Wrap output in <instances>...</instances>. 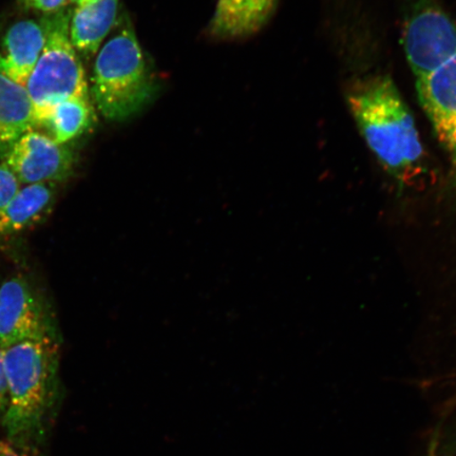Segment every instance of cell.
<instances>
[{"mask_svg": "<svg viewBox=\"0 0 456 456\" xmlns=\"http://www.w3.org/2000/svg\"><path fill=\"white\" fill-rule=\"evenodd\" d=\"M357 126L381 167L401 185L425 171V151L414 118L390 77L374 76L349 94Z\"/></svg>", "mask_w": 456, "mask_h": 456, "instance_id": "obj_1", "label": "cell"}, {"mask_svg": "<svg viewBox=\"0 0 456 456\" xmlns=\"http://www.w3.org/2000/svg\"><path fill=\"white\" fill-rule=\"evenodd\" d=\"M9 404L3 419L8 440L25 448L41 442L59 397L56 339L24 341L4 350Z\"/></svg>", "mask_w": 456, "mask_h": 456, "instance_id": "obj_2", "label": "cell"}, {"mask_svg": "<svg viewBox=\"0 0 456 456\" xmlns=\"http://www.w3.org/2000/svg\"><path fill=\"white\" fill-rule=\"evenodd\" d=\"M91 82L94 104L110 121L134 116L151 100L155 83L128 20H124V25L102 45Z\"/></svg>", "mask_w": 456, "mask_h": 456, "instance_id": "obj_3", "label": "cell"}, {"mask_svg": "<svg viewBox=\"0 0 456 456\" xmlns=\"http://www.w3.org/2000/svg\"><path fill=\"white\" fill-rule=\"evenodd\" d=\"M71 12L43 17L45 44L26 88L36 114L70 96L89 95V87L81 60L69 37Z\"/></svg>", "mask_w": 456, "mask_h": 456, "instance_id": "obj_4", "label": "cell"}, {"mask_svg": "<svg viewBox=\"0 0 456 456\" xmlns=\"http://www.w3.org/2000/svg\"><path fill=\"white\" fill-rule=\"evenodd\" d=\"M403 44L416 79L436 71L456 56V22L437 4H419L404 26Z\"/></svg>", "mask_w": 456, "mask_h": 456, "instance_id": "obj_5", "label": "cell"}, {"mask_svg": "<svg viewBox=\"0 0 456 456\" xmlns=\"http://www.w3.org/2000/svg\"><path fill=\"white\" fill-rule=\"evenodd\" d=\"M45 339H56V335L41 297L24 278L4 281L0 287V349Z\"/></svg>", "mask_w": 456, "mask_h": 456, "instance_id": "obj_6", "label": "cell"}, {"mask_svg": "<svg viewBox=\"0 0 456 456\" xmlns=\"http://www.w3.org/2000/svg\"><path fill=\"white\" fill-rule=\"evenodd\" d=\"M20 184H55L72 174L76 156L67 145L59 144L36 129L28 131L4 159Z\"/></svg>", "mask_w": 456, "mask_h": 456, "instance_id": "obj_7", "label": "cell"}, {"mask_svg": "<svg viewBox=\"0 0 456 456\" xmlns=\"http://www.w3.org/2000/svg\"><path fill=\"white\" fill-rule=\"evenodd\" d=\"M421 106L452 164L456 185V56L429 76L416 79Z\"/></svg>", "mask_w": 456, "mask_h": 456, "instance_id": "obj_8", "label": "cell"}, {"mask_svg": "<svg viewBox=\"0 0 456 456\" xmlns=\"http://www.w3.org/2000/svg\"><path fill=\"white\" fill-rule=\"evenodd\" d=\"M45 44L44 20L15 22L0 42V73L26 87Z\"/></svg>", "mask_w": 456, "mask_h": 456, "instance_id": "obj_9", "label": "cell"}, {"mask_svg": "<svg viewBox=\"0 0 456 456\" xmlns=\"http://www.w3.org/2000/svg\"><path fill=\"white\" fill-rule=\"evenodd\" d=\"M118 0H88L71 12L69 37L77 53H98L117 25Z\"/></svg>", "mask_w": 456, "mask_h": 456, "instance_id": "obj_10", "label": "cell"}, {"mask_svg": "<svg viewBox=\"0 0 456 456\" xmlns=\"http://www.w3.org/2000/svg\"><path fill=\"white\" fill-rule=\"evenodd\" d=\"M36 128V108L24 86L0 73V159L28 131Z\"/></svg>", "mask_w": 456, "mask_h": 456, "instance_id": "obj_11", "label": "cell"}, {"mask_svg": "<svg viewBox=\"0 0 456 456\" xmlns=\"http://www.w3.org/2000/svg\"><path fill=\"white\" fill-rule=\"evenodd\" d=\"M54 202V184L38 183L20 188L0 213V237L16 235L38 224L53 210Z\"/></svg>", "mask_w": 456, "mask_h": 456, "instance_id": "obj_12", "label": "cell"}, {"mask_svg": "<svg viewBox=\"0 0 456 456\" xmlns=\"http://www.w3.org/2000/svg\"><path fill=\"white\" fill-rule=\"evenodd\" d=\"M94 119V110L89 95L70 96L36 114V127L48 131L51 139L59 144L83 134Z\"/></svg>", "mask_w": 456, "mask_h": 456, "instance_id": "obj_13", "label": "cell"}, {"mask_svg": "<svg viewBox=\"0 0 456 456\" xmlns=\"http://www.w3.org/2000/svg\"><path fill=\"white\" fill-rule=\"evenodd\" d=\"M277 0H218L212 30L222 37L248 36L265 24Z\"/></svg>", "mask_w": 456, "mask_h": 456, "instance_id": "obj_14", "label": "cell"}, {"mask_svg": "<svg viewBox=\"0 0 456 456\" xmlns=\"http://www.w3.org/2000/svg\"><path fill=\"white\" fill-rule=\"evenodd\" d=\"M20 182L4 162L0 164V213L20 191Z\"/></svg>", "mask_w": 456, "mask_h": 456, "instance_id": "obj_15", "label": "cell"}, {"mask_svg": "<svg viewBox=\"0 0 456 456\" xmlns=\"http://www.w3.org/2000/svg\"><path fill=\"white\" fill-rule=\"evenodd\" d=\"M68 0H20L22 8L26 10L38 11L45 14H53L64 9Z\"/></svg>", "mask_w": 456, "mask_h": 456, "instance_id": "obj_16", "label": "cell"}, {"mask_svg": "<svg viewBox=\"0 0 456 456\" xmlns=\"http://www.w3.org/2000/svg\"><path fill=\"white\" fill-rule=\"evenodd\" d=\"M9 404V389L4 368V350L0 349V424L7 412Z\"/></svg>", "mask_w": 456, "mask_h": 456, "instance_id": "obj_17", "label": "cell"}, {"mask_svg": "<svg viewBox=\"0 0 456 456\" xmlns=\"http://www.w3.org/2000/svg\"><path fill=\"white\" fill-rule=\"evenodd\" d=\"M0 456H20L12 449L4 448L0 446Z\"/></svg>", "mask_w": 456, "mask_h": 456, "instance_id": "obj_18", "label": "cell"}, {"mask_svg": "<svg viewBox=\"0 0 456 456\" xmlns=\"http://www.w3.org/2000/svg\"><path fill=\"white\" fill-rule=\"evenodd\" d=\"M68 2L76 4L77 5L88 2V0H68Z\"/></svg>", "mask_w": 456, "mask_h": 456, "instance_id": "obj_19", "label": "cell"}]
</instances>
